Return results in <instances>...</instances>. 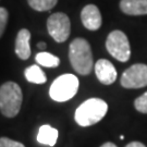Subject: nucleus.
I'll return each instance as SVG.
<instances>
[{
	"mask_svg": "<svg viewBox=\"0 0 147 147\" xmlns=\"http://www.w3.org/2000/svg\"><path fill=\"white\" fill-rule=\"evenodd\" d=\"M69 58L75 72L82 75H87L94 67L93 53L90 45L84 38H75L70 44Z\"/></svg>",
	"mask_w": 147,
	"mask_h": 147,
	"instance_id": "obj_1",
	"label": "nucleus"
},
{
	"mask_svg": "<svg viewBox=\"0 0 147 147\" xmlns=\"http://www.w3.org/2000/svg\"><path fill=\"white\" fill-rule=\"evenodd\" d=\"M108 105L100 98H89L75 110V121L81 126H89L99 122L106 116Z\"/></svg>",
	"mask_w": 147,
	"mask_h": 147,
	"instance_id": "obj_2",
	"label": "nucleus"
},
{
	"mask_svg": "<svg viewBox=\"0 0 147 147\" xmlns=\"http://www.w3.org/2000/svg\"><path fill=\"white\" fill-rule=\"evenodd\" d=\"M23 95L14 82H7L0 87V111L8 118L16 117L21 109Z\"/></svg>",
	"mask_w": 147,
	"mask_h": 147,
	"instance_id": "obj_3",
	"label": "nucleus"
},
{
	"mask_svg": "<svg viewBox=\"0 0 147 147\" xmlns=\"http://www.w3.org/2000/svg\"><path fill=\"white\" fill-rule=\"evenodd\" d=\"M79 79L74 74H63L53 81L49 89V95L55 101L63 102L73 98L79 90Z\"/></svg>",
	"mask_w": 147,
	"mask_h": 147,
	"instance_id": "obj_4",
	"label": "nucleus"
},
{
	"mask_svg": "<svg viewBox=\"0 0 147 147\" xmlns=\"http://www.w3.org/2000/svg\"><path fill=\"white\" fill-rule=\"evenodd\" d=\"M106 48L113 58L126 62L131 56V47L127 36L122 31H112L107 37Z\"/></svg>",
	"mask_w": 147,
	"mask_h": 147,
	"instance_id": "obj_5",
	"label": "nucleus"
},
{
	"mask_svg": "<svg viewBox=\"0 0 147 147\" xmlns=\"http://www.w3.org/2000/svg\"><path fill=\"white\" fill-rule=\"evenodd\" d=\"M47 30L49 35L57 42H65L70 36L71 23L68 16L62 12L53 13L48 18Z\"/></svg>",
	"mask_w": 147,
	"mask_h": 147,
	"instance_id": "obj_6",
	"label": "nucleus"
},
{
	"mask_svg": "<svg viewBox=\"0 0 147 147\" xmlns=\"http://www.w3.org/2000/svg\"><path fill=\"white\" fill-rule=\"evenodd\" d=\"M120 83L125 88H142L147 86V65L143 63L133 64L123 72Z\"/></svg>",
	"mask_w": 147,
	"mask_h": 147,
	"instance_id": "obj_7",
	"label": "nucleus"
},
{
	"mask_svg": "<svg viewBox=\"0 0 147 147\" xmlns=\"http://www.w3.org/2000/svg\"><path fill=\"white\" fill-rule=\"evenodd\" d=\"M95 73L100 83L112 84L117 80V70L115 65L107 59H100L95 63Z\"/></svg>",
	"mask_w": 147,
	"mask_h": 147,
	"instance_id": "obj_8",
	"label": "nucleus"
},
{
	"mask_svg": "<svg viewBox=\"0 0 147 147\" xmlns=\"http://www.w3.org/2000/svg\"><path fill=\"white\" fill-rule=\"evenodd\" d=\"M82 23L89 31H97L102 23L99 9L95 5H87L81 12Z\"/></svg>",
	"mask_w": 147,
	"mask_h": 147,
	"instance_id": "obj_9",
	"label": "nucleus"
},
{
	"mask_svg": "<svg viewBox=\"0 0 147 147\" xmlns=\"http://www.w3.org/2000/svg\"><path fill=\"white\" fill-rule=\"evenodd\" d=\"M30 39H31V33L26 28H22L16 36V53L22 60H27L31 56Z\"/></svg>",
	"mask_w": 147,
	"mask_h": 147,
	"instance_id": "obj_10",
	"label": "nucleus"
},
{
	"mask_svg": "<svg viewBox=\"0 0 147 147\" xmlns=\"http://www.w3.org/2000/svg\"><path fill=\"white\" fill-rule=\"evenodd\" d=\"M120 9L129 16L147 14V0H121Z\"/></svg>",
	"mask_w": 147,
	"mask_h": 147,
	"instance_id": "obj_11",
	"label": "nucleus"
},
{
	"mask_svg": "<svg viewBox=\"0 0 147 147\" xmlns=\"http://www.w3.org/2000/svg\"><path fill=\"white\" fill-rule=\"evenodd\" d=\"M58 130L50 125H42L38 130L37 134V142L42 145L55 146L58 140Z\"/></svg>",
	"mask_w": 147,
	"mask_h": 147,
	"instance_id": "obj_12",
	"label": "nucleus"
},
{
	"mask_svg": "<svg viewBox=\"0 0 147 147\" xmlns=\"http://www.w3.org/2000/svg\"><path fill=\"white\" fill-rule=\"evenodd\" d=\"M25 78L28 82L31 83H35V84H44L47 78H46V74L42 71V69L39 68L38 65H31L25 70Z\"/></svg>",
	"mask_w": 147,
	"mask_h": 147,
	"instance_id": "obj_13",
	"label": "nucleus"
},
{
	"mask_svg": "<svg viewBox=\"0 0 147 147\" xmlns=\"http://www.w3.org/2000/svg\"><path fill=\"white\" fill-rule=\"evenodd\" d=\"M35 58H36V62L38 64H40L42 67H47V68H56L60 63L58 57H56L49 53H37Z\"/></svg>",
	"mask_w": 147,
	"mask_h": 147,
	"instance_id": "obj_14",
	"label": "nucleus"
},
{
	"mask_svg": "<svg viewBox=\"0 0 147 147\" xmlns=\"http://www.w3.org/2000/svg\"><path fill=\"white\" fill-rule=\"evenodd\" d=\"M32 9L36 11H48L51 10L57 5L58 0H27Z\"/></svg>",
	"mask_w": 147,
	"mask_h": 147,
	"instance_id": "obj_15",
	"label": "nucleus"
},
{
	"mask_svg": "<svg viewBox=\"0 0 147 147\" xmlns=\"http://www.w3.org/2000/svg\"><path fill=\"white\" fill-rule=\"evenodd\" d=\"M135 109L142 113H147V92L144 93L142 96L137 97L134 101Z\"/></svg>",
	"mask_w": 147,
	"mask_h": 147,
	"instance_id": "obj_16",
	"label": "nucleus"
},
{
	"mask_svg": "<svg viewBox=\"0 0 147 147\" xmlns=\"http://www.w3.org/2000/svg\"><path fill=\"white\" fill-rule=\"evenodd\" d=\"M8 18H9V13H8L7 9L0 8V37L2 36L5 30L7 23H8Z\"/></svg>",
	"mask_w": 147,
	"mask_h": 147,
	"instance_id": "obj_17",
	"label": "nucleus"
},
{
	"mask_svg": "<svg viewBox=\"0 0 147 147\" xmlns=\"http://www.w3.org/2000/svg\"><path fill=\"white\" fill-rule=\"evenodd\" d=\"M0 147H25L22 143L10 140L8 137H0Z\"/></svg>",
	"mask_w": 147,
	"mask_h": 147,
	"instance_id": "obj_18",
	"label": "nucleus"
},
{
	"mask_svg": "<svg viewBox=\"0 0 147 147\" xmlns=\"http://www.w3.org/2000/svg\"><path fill=\"white\" fill-rule=\"evenodd\" d=\"M125 147H146V146L141 142H132L130 144H127Z\"/></svg>",
	"mask_w": 147,
	"mask_h": 147,
	"instance_id": "obj_19",
	"label": "nucleus"
},
{
	"mask_svg": "<svg viewBox=\"0 0 147 147\" xmlns=\"http://www.w3.org/2000/svg\"><path fill=\"white\" fill-rule=\"evenodd\" d=\"M100 147H117L113 143H110V142H108V143H105V144H102Z\"/></svg>",
	"mask_w": 147,
	"mask_h": 147,
	"instance_id": "obj_20",
	"label": "nucleus"
},
{
	"mask_svg": "<svg viewBox=\"0 0 147 147\" xmlns=\"http://www.w3.org/2000/svg\"><path fill=\"white\" fill-rule=\"evenodd\" d=\"M37 47L38 48H45L46 47V44H45V42H38V44H37Z\"/></svg>",
	"mask_w": 147,
	"mask_h": 147,
	"instance_id": "obj_21",
	"label": "nucleus"
},
{
	"mask_svg": "<svg viewBox=\"0 0 147 147\" xmlns=\"http://www.w3.org/2000/svg\"><path fill=\"white\" fill-rule=\"evenodd\" d=\"M120 140H124V136H123V135H120Z\"/></svg>",
	"mask_w": 147,
	"mask_h": 147,
	"instance_id": "obj_22",
	"label": "nucleus"
}]
</instances>
